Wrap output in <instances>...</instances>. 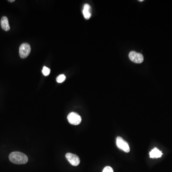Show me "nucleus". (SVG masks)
Segmentation results:
<instances>
[{
  "instance_id": "2",
  "label": "nucleus",
  "mask_w": 172,
  "mask_h": 172,
  "mask_svg": "<svg viewBox=\"0 0 172 172\" xmlns=\"http://www.w3.org/2000/svg\"><path fill=\"white\" fill-rule=\"evenodd\" d=\"M68 120L71 124L78 125L81 122V117L76 112H71L68 116Z\"/></svg>"
},
{
  "instance_id": "12",
  "label": "nucleus",
  "mask_w": 172,
  "mask_h": 172,
  "mask_svg": "<svg viewBox=\"0 0 172 172\" xmlns=\"http://www.w3.org/2000/svg\"><path fill=\"white\" fill-rule=\"evenodd\" d=\"M102 172H114V171H113V169L111 167L107 166V167H105L104 168Z\"/></svg>"
},
{
  "instance_id": "3",
  "label": "nucleus",
  "mask_w": 172,
  "mask_h": 172,
  "mask_svg": "<svg viewBox=\"0 0 172 172\" xmlns=\"http://www.w3.org/2000/svg\"><path fill=\"white\" fill-rule=\"evenodd\" d=\"M31 47L28 43H23L19 48V55L22 58H25L29 56L30 53Z\"/></svg>"
},
{
  "instance_id": "10",
  "label": "nucleus",
  "mask_w": 172,
  "mask_h": 172,
  "mask_svg": "<svg viewBox=\"0 0 172 172\" xmlns=\"http://www.w3.org/2000/svg\"><path fill=\"white\" fill-rule=\"evenodd\" d=\"M66 76L64 75V74H61V75H59L58 76L57 78V81L59 83H62L66 79Z\"/></svg>"
},
{
  "instance_id": "5",
  "label": "nucleus",
  "mask_w": 172,
  "mask_h": 172,
  "mask_svg": "<svg viewBox=\"0 0 172 172\" xmlns=\"http://www.w3.org/2000/svg\"><path fill=\"white\" fill-rule=\"evenodd\" d=\"M117 145L119 148L124 151L126 153H129L130 151V148L128 143L121 137H118L116 139Z\"/></svg>"
},
{
  "instance_id": "7",
  "label": "nucleus",
  "mask_w": 172,
  "mask_h": 172,
  "mask_svg": "<svg viewBox=\"0 0 172 172\" xmlns=\"http://www.w3.org/2000/svg\"><path fill=\"white\" fill-rule=\"evenodd\" d=\"M1 25L2 28L5 31H8L10 29V27L9 25L8 18L6 16H3L1 20Z\"/></svg>"
},
{
  "instance_id": "6",
  "label": "nucleus",
  "mask_w": 172,
  "mask_h": 172,
  "mask_svg": "<svg viewBox=\"0 0 172 172\" xmlns=\"http://www.w3.org/2000/svg\"><path fill=\"white\" fill-rule=\"evenodd\" d=\"M66 157L70 164L75 167L78 166L81 162L80 159L78 155L73 154L71 153H67L66 154Z\"/></svg>"
},
{
  "instance_id": "8",
  "label": "nucleus",
  "mask_w": 172,
  "mask_h": 172,
  "mask_svg": "<svg viewBox=\"0 0 172 172\" xmlns=\"http://www.w3.org/2000/svg\"><path fill=\"white\" fill-rule=\"evenodd\" d=\"M83 14L86 19H89L91 18V6L88 4H85L84 5V8L83 10Z\"/></svg>"
},
{
  "instance_id": "11",
  "label": "nucleus",
  "mask_w": 172,
  "mask_h": 172,
  "mask_svg": "<svg viewBox=\"0 0 172 172\" xmlns=\"http://www.w3.org/2000/svg\"><path fill=\"white\" fill-rule=\"evenodd\" d=\"M42 73H43L44 75L45 76H48L49 75L50 73V68H48L47 67H43V70H42Z\"/></svg>"
},
{
  "instance_id": "9",
  "label": "nucleus",
  "mask_w": 172,
  "mask_h": 172,
  "mask_svg": "<svg viewBox=\"0 0 172 172\" xmlns=\"http://www.w3.org/2000/svg\"><path fill=\"white\" fill-rule=\"evenodd\" d=\"M149 154L150 158H154L161 157L163 154H162V152H161L158 149L156 148H155L152 150L150 152Z\"/></svg>"
},
{
  "instance_id": "4",
  "label": "nucleus",
  "mask_w": 172,
  "mask_h": 172,
  "mask_svg": "<svg viewBox=\"0 0 172 172\" xmlns=\"http://www.w3.org/2000/svg\"><path fill=\"white\" fill-rule=\"evenodd\" d=\"M129 58L135 63H142L144 61V57L142 54L135 51H131L129 54Z\"/></svg>"
},
{
  "instance_id": "14",
  "label": "nucleus",
  "mask_w": 172,
  "mask_h": 172,
  "mask_svg": "<svg viewBox=\"0 0 172 172\" xmlns=\"http://www.w3.org/2000/svg\"><path fill=\"white\" fill-rule=\"evenodd\" d=\"M139 1V2H143V1H143V0H140V1Z\"/></svg>"
},
{
  "instance_id": "13",
  "label": "nucleus",
  "mask_w": 172,
  "mask_h": 172,
  "mask_svg": "<svg viewBox=\"0 0 172 172\" xmlns=\"http://www.w3.org/2000/svg\"><path fill=\"white\" fill-rule=\"evenodd\" d=\"M15 1V0H10V1H8V2H14Z\"/></svg>"
},
{
  "instance_id": "1",
  "label": "nucleus",
  "mask_w": 172,
  "mask_h": 172,
  "mask_svg": "<svg viewBox=\"0 0 172 172\" xmlns=\"http://www.w3.org/2000/svg\"><path fill=\"white\" fill-rule=\"evenodd\" d=\"M9 158L11 162L17 164H25L28 161L27 156L19 152H12L9 155Z\"/></svg>"
}]
</instances>
